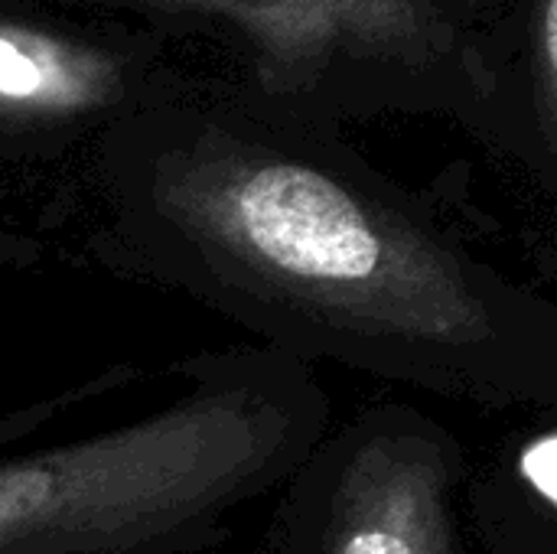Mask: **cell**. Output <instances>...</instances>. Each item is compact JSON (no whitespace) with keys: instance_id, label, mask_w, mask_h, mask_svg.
Listing matches in <instances>:
<instances>
[{"instance_id":"8992f818","label":"cell","mask_w":557,"mask_h":554,"mask_svg":"<svg viewBox=\"0 0 557 554\" xmlns=\"http://www.w3.org/2000/svg\"><path fill=\"white\" fill-rule=\"evenodd\" d=\"M121 98V69L98 49L0 20V124L65 127Z\"/></svg>"},{"instance_id":"277c9868","label":"cell","mask_w":557,"mask_h":554,"mask_svg":"<svg viewBox=\"0 0 557 554\" xmlns=\"http://www.w3.org/2000/svg\"><path fill=\"white\" fill-rule=\"evenodd\" d=\"M173 13L222 16L248 33L264 85L310 88L333 59H379L411 69L450 49V26L428 0H140Z\"/></svg>"},{"instance_id":"ba28073f","label":"cell","mask_w":557,"mask_h":554,"mask_svg":"<svg viewBox=\"0 0 557 554\" xmlns=\"http://www.w3.org/2000/svg\"><path fill=\"white\" fill-rule=\"evenodd\" d=\"M42 258H46V251L36 238L0 229V271H29Z\"/></svg>"},{"instance_id":"5b68a950","label":"cell","mask_w":557,"mask_h":554,"mask_svg":"<svg viewBox=\"0 0 557 554\" xmlns=\"http://www.w3.org/2000/svg\"><path fill=\"white\" fill-rule=\"evenodd\" d=\"M463 519L483 554H557L555 411L509 434L486 467H470Z\"/></svg>"},{"instance_id":"3957f363","label":"cell","mask_w":557,"mask_h":554,"mask_svg":"<svg viewBox=\"0 0 557 554\" xmlns=\"http://www.w3.org/2000/svg\"><path fill=\"white\" fill-rule=\"evenodd\" d=\"M467 444L401 398L330 424L274 490L261 554H476Z\"/></svg>"},{"instance_id":"6da1fadb","label":"cell","mask_w":557,"mask_h":554,"mask_svg":"<svg viewBox=\"0 0 557 554\" xmlns=\"http://www.w3.org/2000/svg\"><path fill=\"white\" fill-rule=\"evenodd\" d=\"M88 255L258 346L486 411H555L557 304L375 176L196 124L131 144Z\"/></svg>"},{"instance_id":"52a82bcc","label":"cell","mask_w":557,"mask_h":554,"mask_svg":"<svg viewBox=\"0 0 557 554\" xmlns=\"http://www.w3.org/2000/svg\"><path fill=\"white\" fill-rule=\"evenodd\" d=\"M557 23V7L555 0H545L542 7V104H545V124L555 134V72H557V56H555V33Z\"/></svg>"},{"instance_id":"7a4b0ae2","label":"cell","mask_w":557,"mask_h":554,"mask_svg":"<svg viewBox=\"0 0 557 554\" xmlns=\"http://www.w3.org/2000/svg\"><path fill=\"white\" fill-rule=\"evenodd\" d=\"M144 376L114 362L0 415V554H212L333 424L317 369L235 346L180 359L183 389L127 421L13 447Z\"/></svg>"}]
</instances>
